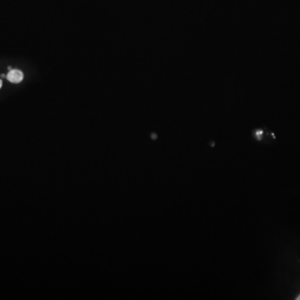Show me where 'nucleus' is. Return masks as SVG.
Segmentation results:
<instances>
[{
	"label": "nucleus",
	"instance_id": "1",
	"mask_svg": "<svg viewBox=\"0 0 300 300\" xmlns=\"http://www.w3.org/2000/svg\"><path fill=\"white\" fill-rule=\"evenodd\" d=\"M7 79L13 84H18L24 79V73L18 69H12L7 74Z\"/></svg>",
	"mask_w": 300,
	"mask_h": 300
},
{
	"label": "nucleus",
	"instance_id": "2",
	"mask_svg": "<svg viewBox=\"0 0 300 300\" xmlns=\"http://www.w3.org/2000/svg\"><path fill=\"white\" fill-rule=\"evenodd\" d=\"M2 85H3L2 80L0 79V89H1V87H2Z\"/></svg>",
	"mask_w": 300,
	"mask_h": 300
},
{
	"label": "nucleus",
	"instance_id": "3",
	"mask_svg": "<svg viewBox=\"0 0 300 300\" xmlns=\"http://www.w3.org/2000/svg\"><path fill=\"white\" fill-rule=\"evenodd\" d=\"M8 69H9V71H10V70H12L11 67H9V68H8Z\"/></svg>",
	"mask_w": 300,
	"mask_h": 300
},
{
	"label": "nucleus",
	"instance_id": "4",
	"mask_svg": "<svg viewBox=\"0 0 300 300\" xmlns=\"http://www.w3.org/2000/svg\"><path fill=\"white\" fill-rule=\"evenodd\" d=\"M297 299H298V300H300V295H299V296H298V298H297Z\"/></svg>",
	"mask_w": 300,
	"mask_h": 300
}]
</instances>
